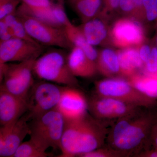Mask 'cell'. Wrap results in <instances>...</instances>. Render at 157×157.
Segmentation results:
<instances>
[{
	"label": "cell",
	"mask_w": 157,
	"mask_h": 157,
	"mask_svg": "<svg viewBox=\"0 0 157 157\" xmlns=\"http://www.w3.org/2000/svg\"><path fill=\"white\" fill-rule=\"evenodd\" d=\"M150 108L142 107L113 122L105 146L119 157H137L144 151L155 121Z\"/></svg>",
	"instance_id": "cell-1"
},
{
	"label": "cell",
	"mask_w": 157,
	"mask_h": 157,
	"mask_svg": "<svg viewBox=\"0 0 157 157\" xmlns=\"http://www.w3.org/2000/svg\"><path fill=\"white\" fill-rule=\"evenodd\" d=\"M111 123L98 119L88 112L77 118L65 119L60 157H80L103 147Z\"/></svg>",
	"instance_id": "cell-2"
},
{
	"label": "cell",
	"mask_w": 157,
	"mask_h": 157,
	"mask_svg": "<svg viewBox=\"0 0 157 157\" xmlns=\"http://www.w3.org/2000/svg\"><path fill=\"white\" fill-rule=\"evenodd\" d=\"M30 139L46 151L49 147L61 148L65 119L56 108L34 118L29 122Z\"/></svg>",
	"instance_id": "cell-3"
},
{
	"label": "cell",
	"mask_w": 157,
	"mask_h": 157,
	"mask_svg": "<svg viewBox=\"0 0 157 157\" xmlns=\"http://www.w3.org/2000/svg\"><path fill=\"white\" fill-rule=\"evenodd\" d=\"M33 72L42 80L65 86L78 85L68 66L67 55L63 51L51 50L41 55L34 62Z\"/></svg>",
	"instance_id": "cell-4"
},
{
	"label": "cell",
	"mask_w": 157,
	"mask_h": 157,
	"mask_svg": "<svg viewBox=\"0 0 157 157\" xmlns=\"http://www.w3.org/2000/svg\"><path fill=\"white\" fill-rule=\"evenodd\" d=\"M36 59L16 64H0V90L27 99L34 83L33 66Z\"/></svg>",
	"instance_id": "cell-5"
},
{
	"label": "cell",
	"mask_w": 157,
	"mask_h": 157,
	"mask_svg": "<svg viewBox=\"0 0 157 157\" xmlns=\"http://www.w3.org/2000/svg\"><path fill=\"white\" fill-rule=\"evenodd\" d=\"M96 94L109 97L138 107H151L155 99L147 97L132 85L121 78H110L96 82Z\"/></svg>",
	"instance_id": "cell-6"
},
{
	"label": "cell",
	"mask_w": 157,
	"mask_h": 157,
	"mask_svg": "<svg viewBox=\"0 0 157 157\" xmlns=\"http://www.w3.org/2000/svg\"><path fill=\"white\" fill-rule=\"evenodd\" d=\"M67 86L45 80L34 82L27 98L30 120L56 108Z\"/></svg>",
	"instance_id": "cell-7"
},
{
	"label": "cell",
	"mask_w": 157,
	"mask_h": 157,
	"mask_svg": "<svg viewBox=\"0 0 157 157\" xmlns=\"http://www.w3.org/2000/svg\"><path fill=\"white\" fill-rule=\"evenodd\" d=\"M17 13L31 38L40 45L67 49L73 47L68 39L64 28L53 26L27 15Z\"/></svg>",
	"instance_id": "cell-8"
},
{
	"label": "cell",
	"mask_w": 157,
	"mask_h": 157,
	"mask_svg": "<svg viewBox=\"0 0 157 157\" xmlns=\"http://www.w3.org/2000/svg\"><path fill=\"white\" fill-rule=\"evenodd\" d=\"M88 110L100 120L115 121L130 115L142 108L118 99L95 95L87 99Z\"/></svg>",
	"instance_id": "cell-9"
},
{
	"label": "cell",
	"mask_w": 157,
	"mask_h": 157,
	"mask_svg": "<svg viewBox=\"0 0 157 157\" xmlns=\"http://www.w3.org/2000/svg\"><path fill=\"white\" fill-rule=\"evenodd\" d=\"M44 50L42 45L13 38L0 42V64L36 59Z\"/></svg>",
	"instance_id": "cell-10"
},
{
	"label": "cell",
	"mask_w": 157,
	"mask_h": 157,
	"mask_svg": "<svg viewBox=\"0 0 157 157\" xmlns=\"http://www.w3.org/2000/svg\"><path fill=\"white\" fill-rule=\"evenodd\" d=\"M29 117L27 112L11 125L0 128V157H12L23 140L29 135Z\"/></svg>",
	"instance_id": "cell-11"
},
{
	"label": "cell",
	"mask_w": 157,
	"mask_h": 157,
	"mask_svg": "<svg viewBox=\"0 0 157 157\" xmlns=\"http://www.w3.org/2000/svg\"><path fill=\"white\" fill-rule=\"evenodd\" d=\"M76 87L67 86L56 107L65 119L81 117L88 112L87 99Z\"/></svg>",
	"instance_id": "cell-12"
},
{
	"label": "cell",
	"mask_w": 157,
	"mask_h": 157,
	"mask_svg": "<svg viewBox=\"0 0 157 157\" xmlns=\"http://www.w3.org/2000/svg\"><path fill=\"white\" fill-rule=\"evenodd\" d=\"M28 110L27 99L0 90V124L1 127L11 125Z\"/></svg>",
	"instance_id": "cell-13"
},
{
	"label": "cell",
	"mask_w": 157,
	"mask_h": 157,
	"mask_svg": "<svg viewBox=\"0 0 157 157\" xmlns=\"http://www.w3.org/2000/svg\"><path fill=\"white\" fill-rule=\"evenodd\" d=\"M112 35L116 43L122 46L137 44L142 42L143 31L140 24L131 20H121L115 24Z\"/></svg>",
	"instance_id": "cell-14"
},
{
	"label": "cell",
	"mask_w": 157,
	"mask_h": 157,
	"mask_svg": "<svg viewBox=\"0 0 157 157\" xmlns=\"http://www.w3.org/2000/svg\"><path fill=\"white\" fill-rule=\"evenodd\" d=\"M67 55L68 66L76 77H90L98 71L96 64L90 60L83 51L73 46Z\"/></svg>",
	"instance_id": "cell-15"
},
{
	"label": "cell",
	"mask_w": 157,
	"mask_h": 157,
	"mask_svg": "<svg viewBox=\"0 0 157 157\" xmlns=\"http://www.w3.org/2000/svg\"><path fill=\"white\" fill-rule=\"evenodd\" d=\"M88 42L94 46L101 45L107 38V27L99 14L78 26Z\"/></svg>",
	"instance_id": "cell-16"
},
{
	"label": "cell",
	"mask_w": 157,
	"mask_h": 157,
	"mask_svg": "<svg viewBox=\"0 0 157 157\" xmlns=\"http://www.w3.org/2000/svg\"><path fill=\"white\" fill-rule=\"evenodd\" d=\"M64 30L68 39L73 46L82 49L90 60L96 64L99 53L94 46L88 42L79 27L70 21L65 27Z\"/></svg>",
	"instance_id": "cell-17"
},
{
	"label": "cell",
	"mask_w": 157,
	"mask_h": 157,
	"mask_svg": "<svg viewBox=\"0 0 157 157\" xmlns=\"http://www.w3.org/2000/svg\"><path fill=\"white\" fill-rule=\"evenodd\" d=\"M68 5L84 22L101 13L103 0H67Z\"/></svg>",
	"instance_id": "cell-18"
},
{
	"label": "cell",
	"mask_w": 157,
	"mask_h": 157,
	"mask_svg": "<svg viewBox=\"0 0 157 157\" xmlns=\"http://www.w3.org/2000/svg\"><path fill=\"white\" fill-rule=\"evenodd\" d=\"M121 73L132 76L137 70L142 67L143 62L139 52L135 48H128L120 51L117 53Z\"/></svg>",
	"instance_id": "cell-19"
},
{
	"label": "cell",
	"mask_w": 157,
	"mask_h": 157,
	"mask_svg": "<svg viewBox=\"0 0 157 157\" xmlns=\"http://www.w3.org/2000/svg\"><path fill=\"white\" fill-rule=\"evenodd\" d=\"M96 65L98 71L106 76L121 73L117 53L109 48H105L99 53Z\"/></svg>",
	"instance_id": "cell-20"
},
{
	"label": "cell",
	"mask_w": 157,
	"mask_h": 157,
	"mask_svg": "<svg viewBox=\"0 0 157 157\" xmlns=\"http://www.w3.org/2000/svg\"><path fill=\"white\" fill-rule=\"evenodd\" d=\"M52 6L47 8H34L21 3L16 11L20 14L27 15L53 26L61 28L57 21Z\"/></svg>",
	"instance_id": "cell-21"
},
{
	"label": "cell",
	"mask_w": 157,
	"mask_h": 157,
	"mask_svg": "<svg viewBox=\"0 0 157 157\" xmlns=\"http://www.w3.org/2000/svg\"><path fill=\"white\" fill-rule=\"evenodd\" d=\"M129 82L144 94L152 99L157 98V78L143 76H132Z\"/></svg>",
	"instance_id": "cell-22"
},
{
	"label": "cell",
	"mask_w": 157,
	"mask_h": 157,
	"mask_svg": "<svg viewBox=\"0 0 157 157\" xmlns=\"http://www.w3.org/2000/svg\"><path fill=\"white\" fill-rule=\"evenodd\" d=\"M3 19L5 20L11 29L13 37L39 44L29 36L22 20L17 12L8 15Z\"/></svg>",
	"instance_id": "cell-23"
},
{
	"label": "cell",
	"mask_w": 157,
	"mask_h": 157,
	"mask_svg": "<svg viewBox=\"0 0 157 157\" xmlns=\"http://www.w3.org/2000/svg\"><path fill=\"white\" fill-rule=\"evenodd\" d=\"M52 155L30 139L20 144L12 157H48Z\"/></svg>",
	"instance_id": "cell-24"
},
{
	"label": "cell",
	"mask_w": 157,
	"mask_h": 157,
	"mask_svg": "<svg viewBox=\"0 0 157 157\" xmlns=\"http://www.w3.org/2000/svg\"><path fill=\"white\" fill-rule=\"evenodd\" d=\"M118 9L126 14L143 12V0H121Z\"/></svg>",
	"instance_id": "cell-25"
},
{
	"label": "cell",
	"mask_w": 157,
	"mask_h": 157,
	"mask_svg": "<svg viewBox=\"0 0 157 157\" xmlns=\"http://www.w3.org/2000/svg\"><path fill=\"white\" fill-rule=\"evenodd\" d=\"M21 3V0H0V20L16 12Z\"/></svg>",
	"instance_id": "cell-26"
},
{
	"label": "cell",
	"mask_w": 157,
	"mask_h": 157,
	"mask_svg": "<svg viewBox=\"0 0 157 157\" xmlns=\"http://www.w3.org/2000/svg\"><path fill=\"white\" fill-rule=\"evenodd\" d=\"M144 10L149 21L157 18V0H143Z\"/></svg>",
	"instance_id": "cell-27"
},
{
	"label": "cell",
	"mask_w": 157,
	"mask_h": 157,
	"mask_svg": "<svg viewBox=\"0 0 157 157\" xmlns=\"http://www.w3.org/2000/svg\"><path fill=\"white\" fill-rule=\"evenodd\" d=\"M81 157H118V155L105 145L101 148L86 153L80 156Z\"/></svg>",
	"instance_id": "cell-28"
},
{
	"label": "cell",
	"mask_w": 157,
	"mask_h": 157,
	"mask_svg": "<svg viewBox=\"0 0 157 157\" xmlns=\"http://www.w3.org/2000/svg\"><path fill=\"white\" fill-rule=\"evenodd\" d=\"M145 64L146 70L148 73L153 74L157 73V48L151 49L150 55Z\"/></svg>",
	"instance_id": "cell-29"
},
{
	"label": "cell",
	"mask_w": 157,
	"mask_h": 157,
	"mask_svg": "<svg viewBox=\"0 0 157 157\" xmlns=\"http://www.w3.org/2000/svg\"><path fill=\"white\" fill-rule=\"evenodd\" d=\"M21 3L34 8H47L53 5L55 0H21Z\"/></svg>",
	"instance_id": "cell-30"
},
{
	"label": "cell",
	"mask_w": 157,
	"mask_h": 157,
	"mask_svg": "<svg viewBox=\"0 0 157 157\" xmlns=\"http://www.w3.org/2000/svg\"><path fill=\"white\" fill-rule=\"evenodd\" d=\"M13 38L11 29L4 19L0 20V42Z\"/></svg>",
	"instance_id": "cell-31"
},
{
	"label": "cell",
	"mask_w": 157,
	"mask_h": 157,
	"mask_svg": "<svg viewBox=\"0 0 157 157\" xmlns=\"http://www.w3.org/2000/svg\"><path fill=\"white\" fill-rule=\"evenodd\" d=\"M121 0H103V11L118 9Z\"/></svg>",
	"instance_id": "cell-32"
},
{
	"label": "cell",
	"mask_w": 157,
	"mask_h": 157,
	"mask_svg": "<svg viewBox=\"0 0 157 157\" xmlns=\"http://www.w3.org/2000/svg\"><path fill=\"white\" fill-rule=\"evenodd\" d=\"M151 49L148 45H144L141 46L139 51L140 58L144 63H146L150 55Z\"/></svg>",
	"instance_id": "cell-33"
},
{
	"label": "cell",
	"mask_w": 157,
	"mask_h": 157,
	"mask_svg": "<svg viewBox=\"0 0 157 157\" xmlns=\"http://www.w3.org/2000/svg\"><path fill=\"white\" fill-rule=\"evenodd\" d=\"M137 157H157V151H144L140 153Z\"/></svg>",
	"instance_id": "cell-34"
},
{
	"label": "cell",
	"mask_w": 157,
	"mask_h": 157,
	"mask_svg": "<svg viewBox=\"0 0 157 157\" xmlns=\"http://www.w3.org/2000/svg\"><path fill=\"white\" fill-rule=\"evenodd\" d=\"M156 41H157V39H156Z\"/></svg>",
	"instance_id": "cell-35"
}]
</instances>
